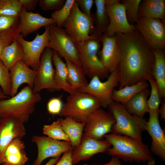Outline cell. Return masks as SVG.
I'll return each instance as SVG.
<instances>
[{"mask_svg":"<svg viewBox=\"0 0 165 165\" xmlns=\"http://www.w3.org/2000/svg\"><path fill=\"white\" fill-rule=\"evenodd\" d=\"M120 54L119 88L154 78V55L138 31L115 35Z\"/></svg>","mask_w":165,"mask_h":165,"instance_id":"obj_1","label":"cell"},{"mask_svg":"<svg viewBox=\"0 0 165 165\" xmlns=\"http://www.w3.org/2000/svg\"><path fill=\"white\" fill-rule=\"evenodd\" d=\"M112 146L107 151L112 156L126 162H145L152 159L148 146L141 141L125 135L113 134L104 136Z\"/></svg>","mask_w":165,"mask_h":165,"instance_id":"obj_2","label":"cell"},{"mask_svg":"<svg viewBox=\"0 0 165 165\" xmlns=\"http://www.w3.org/2000/svg\"><path fill=\"white\" fill-rule=\"evenodd\" d=\"M41 99L40 94L26 86L14 96L0 100V117H13L27 122Z\"/></svg>","mask_w":165,"mask_h":165,"instance_id":"obj_3","label":"cell"},{"mask_svg":"<svg viewBox=\"0 0 165 165\" xmlns=\"http://www.w3.org/2000/svg\"><path fill=\"white\" fill-rule=\"evenodd\" d=\"M116 122L112 128V134H122L142 141V134L145 130L147 121L130 114L125 106L113 101L108 107Z\"/></svg>","mask_w":165,"mask_h":165,"instance_id":"obj_4","label":"cell"},{"mask_svg":"<svg viewBox=\"0 0 165 165\" xmlns=\"http://www.w3.org/2000/svg\"><path fill=\"white\" fill-rule=\"evenodd\" d=\"M82 64L86 75L90 79L95 76L100 79L107 78L109 73L104 67L97 53L101 47L99 39L86 40L76 44Z\"/></svg>","mask_w":165,"mask_h":165,"instance_id":"obj_5","label":"cell"},{"mask_svg":"<svg viewBox=\"0 0 165 165\" xmlns=\"http://www.w3.org/2000/svg\"><path fill=\"white\" fill-rule=\"evenodd\" d=\"M101 106L100 101L94 97L77 91L67 97L59 115L72 117L79 122H85L89 115Z\"/></svg>","mask_w":165,"mask_h":165,"instance_id":"obj_6","label":"cell"},{"mask_svg":"<svg viewBox=\"0 0 165 165\" xmlns=\"http://www.w3.org/2000/svg\"><path fill=\"white\" fill-rule=\"evenodd\" d=\"M62 27L64 28L66 32L75 44L91 39H99L92 35L94 24L86 14L81 11L75 0L69 16Z\"/></svg>","mask_w":165,"mask_h":165,"instance_id":"obj_7","label":"cell"},{"mask_svg":"<svg viewBox=\"0 0 165 165\" xmlns=\"http://www.w3.org/2000/svg\"><path fill=\"white\" fill-rule=\"evenodd\" d=\"M46 47L56 51L64 59L67 58L82 67L76 44L64 28L56 25L50 26L49 37Z\"/></svg>","mask_w":165,"mask_h":165,"instance_id":"obj_8","label":"cell"},{"mask_svg":"<svg viewBox=\"0 0 165 165\" xmlns=\"http://www.w3.org/2000/svg\"><path fill=\"white\" fill-rule=\"evenodd\" d=\"M134 25L151 50L164 51L165 25L160 19L139 17Z\"/></svg>","mask_w":165,"mask_h":165,"instance_id":"obj_9","label":"cell"},{"mask_svg":"<svg viewBox=\"0 0 165 165\" xmlns=\"http://www.w3.org/2000/svg\"><path fill=\"white\" fill-rule=\"evenodd\" d=\"M119 73L117 68L110 73L106 81L101 82L98 76H94L86 86L77 91L93 96L100 101L101 106L106 108L113 101L112 99V94L114 88L119 83Z\"/></svg>","mask_w":165,"mask_h":165,"instance_id":"obj_10","label":"cell"},{"mask_svg":"<svg viewBox=\"0 0 165 165\" xmlns=\"http://www.w3.org/2000/svg\"><path fill=\"white\" fill-rule=\"evenodd\" d=\"M118 0H107L106 12L109 23L104 33L108 36H114L116 33H130L135 29L134 25L128 22L124 5Z\"/></svg>","mask_w":165,"mask_h":165,"instance_id":"obj_11","label":"cell"},{"mask_svg":"<svg viewBox=\"0 0 165 165\" xmlns=\"http://www.w3.org/2000/svg\"><path fill=\"white\" fill-rule=\"evenodd\" d=\"M50 34V26L45 27L44 32L42 34L38 33L31 41L26 40L20 34L17 39L23 49L24 63L32 69L37 71L39 66L42 53L46 47Z\"/></svg>","mask_w":165,"mask_h":165,"instance_id":"obj_12","label":"cell"},{"mask_svg":"<svg viewBox=\"0 0 165 165\" xmlns=\"http://www.w3.org/2000/svg\"><path fill=\"white\" fill-rule=\"evenodd\" d=\"M41 58L39 67L36 75L32 90L38 93L46 89L50 92L59 90L55 81V70L52 64V58L53 50L46 47Z\"/></svg>","mask_w":165,"mask_h":165,"instance_id":"obj_13","label":"cell"},{"mask_svg":"<svg viewBox=\"0 0 165 165\" xmlns=\"http://www.w3.org/2000/svg\"><path fill=\"white\" fill-rule=\"evenodd\" d=\"M116 122L112 114L98 108L91 113L85 122L84 134L98 140H102L104 136L112 132Z\"/></svg>","mask_w":165,"mask_h":165,"instance_id":"obj_14","label":"cell"},{"mask_svg":"<svg viewBox=\"0 0 165 165\" xmlns=\"http://www.w3.org/2000/svg\"><path fill=\"white\" fill-rule=\"evenodd\" d=\"M31 141L37 145L38 155L33 165H41L46 159L60 156L63 153L73 149L70 142L53 139L48 137L35 135Z\"/></svg>","mask_w":165,"mask_h":165,"instance_id":"obj_15","label":"cell"},{"mask_svg":"<svg viewBox=\"0 0 165 165\" xmlns=\"http://www.w3.org/2000/svg\"><path fill=\"white\" fill-rule=\"evenodd\" d=\"M26 134L24 123L13 117H0V164L6 148L14 139H22Z\"/></svg>","mask_w":165,"mask_h":165,"instance_id":"obj_16","label":"cell"},{"mask_svg":"<svg viewBox=\"0 0 165 165\" xmlns=\"http://www.w3.org/2000/svg\"><path fill=\"white\" fill-rule=\"evenodd\" d=\"M111 146V144L105 140L96 139L83 134L80 144L73 150V165L88 160L97 153L107 151Z\"/></svg>","mask_w":165,"mask_h":165,"instance_id":"obj_17","label":"cell"},{"mask_svg":"<svg viewBox=\"0 0 165 165\" xmlns=\"http://www.w3.org/2000/svg\"><path fill=\"white\" fill-rule=\"evenodd\" d=\"M148 113L149 117L147 122L145 130L152 138L151 152L165 161V135L160 125L158 111Z\"/></svg>","mask_w":165,"mask_h":165,"instance_id":"obj_18","label":"cell"},{"mask_svg":"<svg viewBox=\"0 0 165 165\" xmlns=\"http://www.w3.org/2000/svg\"><path fill=\"white\" fill-rule=\"evenodd\" d=\"M102 45L100 51V58L107 71L111 73L118 68L120 54L116 37L108 36L103 33L100 38Z\"/></svg>","mask_w":165,"mask_h":165,"instance_id":"obj_19","label":"cell"},{"mask_svg":"<svg viewBox=\"0 0 165 165\" xmlns=\"http://www.w3.org/2000/svg\"><path fill=\"white\" fill-rule=\"evenodd\" d=\"M20 21V34L23 37L37 31L42 27L56 25L55 20L45 17L38 12L26 11L23 7L19 14Z\"/></svg>","mask_w":165,"mask_h":165,"instance_id":"obj_20","label":"cell"},{"mask_svg":"<svg viewBox=\"0 0 165 165\" xmlns=\"http://www.w3.org/2000/svg\"><path fill=\"white\" fill-rule=\"evenodd\" d=\"M36 71L27 66L22 60L19 61L9 70L11 80L10 97L16 94L18 88L23 83H26L32 89Z\"/></svg>","mask_w":165,"mask_h":165,"instance_id":"obj_21","label":"cell"},{"mask_svg":"<svg viewBox=\"0 0 165 165\" xmlns=\"http://www.w3.org/2000/svg\"><path fill=\"white\" fill-rule=\"evenodd\" d=\"M25 148L24 142L21 139H14L4 151L2 164L3 165H25L28 160Z\"/></svg>","mask_w":165,"mask_h":165,"instance_id":"obj_22","label":"cell"},{"mask_svg":"<svg viewBox=\"0 0 165 165\" xmlns=\"http://www.w3.org/2000/svg\"><path fill=\"white\" fill-rule=\"evenodd\" d=\"M19 15H0V42L10 44L20 34Z\"/></svg>","mask_w":165,"mask_h":165,"instance_id":"obj_23","label":"cell"},{"mask_svg":"<svg viewBox=\"0 0 165 165\" xmlns=\"http://www.w3.org/2000/svg\"><path fill=\"white\" fill-rule=\"evenodd\" d=\"M59 119L61 127L68 136L73 149L78 147L81 142L85 123L77 122L71 117Z\"/></svg>","mask_w":165,"mask_h":165,"instance_id":"obj_24","label":"cell"},{"mask_svg":"<svg viewBox=\"0 0 165 165\" xmlns=\"http://www.w3.org/2000/svg\"><path fill=\"white\" fill-rule=\"evenodd\" d=\"M52 61L56 68L55 79L59 90H63L69 94H73L76 93L77 91L73 89L68 82L67 70L66 63L60 57L57 52L54 50Z\"/></svg>","mask_w":165,"mask_h":165,"instance_id":"obj_25","label":"cell"},{"mask_svg":"<svg viewBox=\"0 0 165 165\" xmlns=\"http://www.w3.org/2000/svg\"><path fill=\"white\" fill-rule=\"evenodd\" d=\"M139 17L163 20L165 17V0H144L141 2Z\"/></svg>","mask_w":165,"mask_h":165,"instance_id":"obj_26","label":"cell"},{"mask_svg":"<svg viewBox=\"0 0 165 165\" xmlns=\"http://www.w3.org/2000/svg\"><path fill=\"white\" fill-rule=\"evenodd\" d=\"M150 93V90L147 88L135 95L124 105L127 111L132 115L143 118L149 112L147 97Z\"/></svg>","mask_w":165,"mask_h":165,"instance_id":"obj_27","label":"cell"},{"mask_svg":"<svg viewBox=\"0 0 165 165\" xmlns=\"http://www.w3.org/2000/svg\"><path fill=\"white\" fill-rule=\"evenodd\" d=\"M155 56L152 75L158 87L161 100L165 99V56L164 51L151 50Z\"/></svg>","mask_w":165,"mask_h":165,"instance_id":"obj_28","label":"cell"},{"mask_svg":"<svg viewBox=\"0 0 165 165\" xmlns=\"http://www.w3.org/2000/svg\"><path fill=\"white\" fill-rule=\"evenodd\" d=\"M67 70V82L74 90L78 91L86 86L88 82L82 67L78 66L67 58H64Z\"/></svg>","mask_w":165,"mask_h":165,"instance_id":"obj_29","label":"cell"},{"mask_svg":"<svg viewBox=\"0 0 165 165\" xmlns=\"http://www.w3.org/2000/svg\"><path fill=\"white\" fill-rule=\"evenodd\" d=\"M107 0H95L96 10L94 16V28L93 35L100 38L109 25V19L105 9Z\"/></svg>","mask_w":165,"mask_h":165,"instance_id":"obj_30","label":"cell"},{"mask_svg":"<svg viewBox=\"0 0 165 165\" xmlns=\"http://www.w3.org/2000/svg\"><path fill=\"white\" fill-rule=\"evenodd\" d=\"M24 57L23 48L17 38L4 48L0 59L9 70L19 61L23 60Z\"/></svg>","mask_w":165,"mask_h":165,"instance_id":"obj_31","label":"cell"},{"mask_svg":"<svg viewBox=\"0 0 165 165\" xmlns=\"http://www.w3.org/2000/svg\"><path fill=\"white\" fill-rule=\"evenodd\" d=\"M148 86L147 81L145 80L133 85L126 86L120 89H114L112 94V100L113 101L124 105L135 95Z\"/></svg>","mask_w":165,"mask_h":165,"instance_id":"obj_32","label":"cell"},{"mask_svg":"<svg viewBox=\"0 0 165 165\" xmlns=\"http://www.w3.org/2000/svg\"><path fill=\"white\" fill-rule=\"evenodd\" d=\"M42 130L44 134L53 139L70 142L68 136L61 127L59 119L50 124L44 125Z\"/></svg>","mask_w":165,"mask_h":165,"instance_id":"obj_33","label":"cell"},{"mask_svg":"<svg viewBox=\"0 0 165 165\" xmlns=\"http://www.w3.org/2000/svg\"><path fill=\"white\" fill-rule=\"evenodd\" d=\"M75 0H67L63 6L60 9L55 10L51 14L52 18L55 20L56 25L62 27L65 21L69 16Z\"/></svg>","mask_w":165,"mask_h":165,"instance_id":"obj_34","label":"cell"},{"mask_svg":"<svg viewBox=\"0 0 165 165\" xmlns=\"http://www.w3.org/2000/svg\"><path fill=\"white\" fill-rule=\"evenodd\" d=\"M22 8L20 0H0V15L18 16Z\"/></svg>","mask_w":165,"mask_h":165,"instance_id":"obj_35","label":"cell"},{"mask_svg":"<svg viewBox=\"0 0 165 165\" xmlns=\"http://www.w3.org/2000/svg\"><path fill=\"white\" fill-rule=\"evenodd\" d=\"M121 3L125 6L127 20L129 23L134 25L138 21V10L141 0H123Z\"/></svg>","mask_w":165,"mask_h":165,"instance_id":"obj_36","label":"cell"},{"mask_svg":"<svg viewBox=\"0 0 165 165\" xmlns=\"http://www.w3.org/2000/svg\"><path fill=\"white\" fill-rule=\"evenodd\" d=\"M147 81L149 82L151 88L150 96L147 100L148 112L158 111L161 100L157 83L153 78H150Z\"/></svg>","mask_w":165,"mask_h":165,"instance_id":"obj_37","label":"cell"},{"mask_svg":"<svg viewBox=\"0 0 165 165\" xmlns=\"http://www.w3.org/2000/svg\"><path fill=\"white\" fill-rule=\"evenodd\" d=\"M0 86L6 95L10 96L11 84L9 70L0 59Z\"/></svg>","mask_w":165,"mask_h":165,"instance_id":"obj_38","label":"cell"},{"mask_svg":"<svg viewBox=\"0 0 165 165\" xmlns=\"http://www.w3.org/2000/svg\"><path fill=\"white\" fill-rule=\"evenodd\" d=\"M65 1V0H39L38 3L42 10H57L63 6Z\"/></svg>","mask_w":165,"mask_h":165,"instance_id":"obj_39","label":"cell"},{"mask_svg":"<svg viewBox=\"0 0 165 165\" xmlns=\"http://www.w3.org/2000/svg\"><path fill=\"white\" fill-rule=\"evenodd\" d=\"M63 105L61 96L52 98L49 101L47 104L48 112L52 115H59L62 111Z\"/></svg>","mask_w":165,"mask_h":165,"instance_id":"obj_40","label":"cell"},{"mask_svg":"<svg viewBox=\"0 0 165 165\" xmlns=\"http://www.w3.org/2000/svg\"><path fill=\"white\" fill-rule=\"evenodd\" d=\"M80 10L86 14L94 24V16L91 13V9L94 1L93 0H76Z\"/></svg>","mask_w":165,"mask_h":165,"instance_id":"obj_41","label":"cell"},{"mask_svg":"<svg viewBox=\"0 0 165 165\" xmlns=\"http://www.w3.org/2000/svg\"><path fill=\"white\" fill-rule=\"evenodd\" d=\"M73 149L64 153L55 165H73L72 155Z\"/></svg>","mask_w":165,"mask_h":165,"instance_id":"obj_42","label":"cell"},{"mask_svg":"<svg viewBox=\"0 0 165 165\" xmlns=\"http://www.w3.org/2000/svg\"><path fill=\"white\" fill-rule=\"evenodd\" d=\"M22 6L28 12L34 10L36 9L39 0H20Z\"/></svg>","mask_w":165,"mask_h":165,"instance_id":"obj_43","label":"cell"},{"mask_svg":"<svg viewBox=\"0 0 165 165\" xmlns=\"http://www.w3.org/2000/svg\"><path fill=\"white\" fill-rule=\"evenodd\" d=\"M93 165H122L119 159L116 156H112L108 163L103 164H94Z\"/></svg>","mask_w":165,"mask_h":165,"instance_id":"obj_44","label":"cell"},{"mask_svg":"<svg viewBox=\"0 0 165 165\" xmlns=\"http://www.w3.org/2000/svg\"><path fill=\"white\" fill-rule=\"evenodd\" d=\"M158 112L160 115L161 119H165V101H163L161 105L159 108Z\"/></svg>","mask_w":165,"mask_h":165,"instance_id":"obj_45","label":"cell"},{"mask_svg":"<svg viewBox=\"0 0 165 165\" xmlns=\"http://www.w3.org/2000/svg\"><path fill=\"white\" fill-rule=\"evenodd\" d=\"M60 159V156L56 158H53L50 160L45 165H53L56 164Z\"/></svg>","mask_w":165,"mask_h":165,"instance_id":"obj_46","label":"cell"},{"mask_svg":"<svg viewBox=\"0 0 165 165\" xmlns=\"http://www.w3.org/2000/svg\"><path fill=\"white\" fill-rule=\"evenodd\" d=\"M9 45L8 43L0 42V57L4 48Z\"/></svg>","mask_w":165,"mask_h":165,"instance_id":"obj_47","label":"cell"},{"mask_svg":"<svg viewBox=\"0 0 165 165\" xmlns=\"http://www.w3.org/2000/svg\"><path fill=\"white\" fill-rule=\"evenodd\" d=\"M9 97L6 95L4 94L0 86V100L7 98Z\"/></svg>","mask_w":165,"mask_h":165,"instance_id":"obj_48","label":"cell"},{"mask_svg":"<svg viewBox=\"0 0 165 165\" xmlns=\"http://www.w3.org/2000/svg\"><path fill=\"white\" fill-rule=\"evenodd\" d=\"M155 161L153 158L148 161L147 165H155Z\"/></svg>","mask_w":165,"mask_h":165,"instance_id":"obj_49","label":"cell"}]
</instances>
